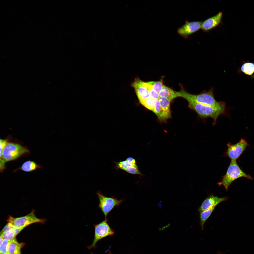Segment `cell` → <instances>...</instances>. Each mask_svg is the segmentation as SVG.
Masks as SVG:
<instances>
[{"instance_id":"3957f363","label":"cell","mask_w":254,"mask_h":254,"mask_svg":"<svg viewBox=\"0 0 254 254\" xmlns=\"http://www.w3.org/2000/svg\"><path fill=\"white\" fill-rule=\"evenodd\" d=\"M241 177L252 179V177L242 171L237 163L236 160H231L226 174L221 181L218 183L219 186L223 185L226 190L228 189L231 183L236 179Z\"/></svg>"},{"instance_id":"4fadbf2b","label":"cell","mask_w":254,"mask_h":254,"mask_svg":"<svg viewBox=\"0 0 254 254\" xmlns=\"http://www.w3.org/2000/svg\"><path fill=\"white\" fill-rule=\"evenodd\" d=\"M159 100L161 106V111L158 117L160 121H165L171 117L170 109L171 101L166 98L161 97H159Z\"/></svg>"},{"instance_id":"d6a6232c","label":"cell","mask_w":254,"mask_h":254,"mask_svg":"<svg viewBox=\"0 0 254 254\" xmlns=\"http://www.w3.org/2000/svg\"><path fill=\"white\" fill-rule=\"evenodd\" d=\"M0 254H9V253H4V254H3V253H0Z\"/></svg>"},{"instance_id":"603a6c76","label":"cell","mask_w":254,"mask_h":254,"mask_svg":"<svg viewBox=\"0 0 254 254\" xmlns=\"http://www.w3.org/2000/svg\"><path fill=\"white\" fill-rule=\"evenodd\" d=\"M3 239H7L10 241L14 239L16 236L14 233L11 231H6L1 232L0 236Z\"/></svg>"},{"instance_id":"6da1fadb","label":"cell","mask_w":254,"mask_h":254,"mask_svg":"<svg viewBox=\"0 0 254 254\" xmlns=\"http://www.w3.org/2000/svg\"><path fill=\"white\" fill-rule=\"evenodd\" d=\"M179 91V97L184 98L188 102L199 103L210 106H219L225 103L223 102L217 101L214 95V90L211 88L208 91H204L200 94H194L186 91L182 86Z\"/></svg>"},{"instance_id":"ba28073f","label":"cell","mask_w":254,"mask_h":254,"mask_svg":"<svg viewBox=\"0 0 254 254\" xmlns=\"http://www.w3.org/2000/svg\"><path fill=\"white\" fill-rule=\"evenodd\" d=\"M202 21L189 22L186 20L185 24L177 29V32L180 36L187 39L192 34L201 29Z\"/></svg>"},{"instance_id":"2e32d148","label":"cell","mask_w":254,"mask_h":254,"mask_svg":"<svg viewBox=\"0 0 254 254\" xmlns=\"http://www.w3.org/2000/svg\"><path fill=\"white\" fill-rule=\"evenodd\" d=\"M241 71L246 75H253L254 73V63L244 62L241 67Z\"/></svg>"},{"instance_id":"52a82bcc","label":"cell","mask_w":254,"mask_h":254,"mask_svg":"<svg viewBox=\"0 0 254 254\" xmlns=\"http://www.w3.org/2000/svg\"><path fill=\"white\" fill-rule=\"evenodd\" d=\"M107 218L100 223L95 225V234L94 240L91 245V247H94L99 240L106 237L112 235L114 234L107 223Z\"/></svg>"},{"instance_id":"83f0119b","label":"cell","mask_w":254,"mask_h":254,"mask_svg":"<svg viewBox=\"0 0 254 254\" xmlns=\"http://www.w3.org/2000/svg\"><path fill=\"white\" fill-rule=\"evenodd\" d=\"M0 153H1L4 147L8 143L6 140L0 139Z\"/></svg>"},{"instance_id":"484cf974","label":"cell","mask_w":254,"mask_h":254,"mask_svg":"<svg viewBox=\"0 0 254 254\" xmlns=\"http://www.w3.org/2000/svg\"><path fill=\"white\" fill-rule=\"evenodd\" d=\"M138 168L133 167L129 166L124 170L130 174L142 175V174L139 171Z\"/></svg>"},{"instance_id":"cb8c5ba5","label":"cell","mask_w":254,"mask_h":254,"mask_svg":"<svg viewBox=\"0 0 254 254\" xmlns=\"http://www.w3.org/2000/svg\"><path fill=\"white\" fill-rule=\"evenodd\" d=\"M10 241L4 239L0 246V253H8V247L9 243Z\"/></svg>"},{"instance_id":"d6986e66","label":"cell","mask_w":254,"mask_h":254,"mask_svg":"<svg viewBox=\"0 0 254 254\" xmlns=\"http://www.w3.org/2000/svg\"><path fill=\"white\" fill-rule=\"evenodd\" d=\"M23 229V228L16 227L10 222H8L4 227L1 232L11 231L14 232L16 236Z\"/></svg>"},{"instance_id":"277c9868","label":"cell","mask_w":254,"mask_h":254,"mask_svg":"<svg viewBox=\"0 0 254 254\" xmlns=\"http://www.w3.org/2000/svg\"><path fill=\"white\" fill-rule=\"evenodd\" d=\"M29 152L27 149L19 144L9 143L6 145L2 152L0 153V157H1L5 162L8 161L15 160Z\"/></svg>"},{"instance_id":"7a4b0ae2","label":"cell","mask_w":254,"mask_h":254,"mask_svg":"<svg viewBox=\"0 0 254 254\" xmlns=\"http://www.w3.org/2000/svg\"><path fill=\"white\" fill-rule=\"evenodd\" d=\"M188 107L194 110L199 116L202 118L210 117L213 119L215 124L218 117L225 113V104L218 106L214 107L199 103L188 102Z\"/></svg>"},{"instance_id":"4dcf8cb0","label":"cell","mask_w":254,"mask_h":254,"mask_svg":"<svg viewBox=\"0 0 254 254\" xmlns=\"http://www.w3.org/2000/svg\"><path fill=\"white\" fill-rule=\"evenodd\" d=\"M0 244H1V243H2V241H3V240L4 239H3V238L1 236H0Z\"/></svg>"},{"instance_id":"ac0fdd59","label":"cell","mask_w":254,"mask_h":254,"mask_svg":"<svg viewBox=\"0 0 254 254\" xmlns=\"http://www.w3.org/2000/svg\"><path fill=\"white\" fill-rule=\"evenodd\" d=\"M215 207L207 210L200 213V224L202 230L204 223L210 215Z\"/></svg>"},{"instance_id":"7c38bea8","label":"cell","mask_w":254,"mask_h":254,"mask_svg":"<svg viewBox=\"0 0 254 254\" xmlns=\"http://www.w3.org/2000/svg\"><path fill=\"white\" fill-rule=\"evenodd\" d=\"M228 197L219 198L214 195H211L205 199L203 202L198 209L200 213L203 211L216 207L221 202L227 200Z\"/></svg>"},{"instance_id":"d4e9b609","label":"cell","mask_w":254,"mask_h":254,"mask_svg":"<svg viewBox=\"0 0 254 254\" xmlns=\"http://www.w3.org/2000/svg\"><path fill=\"white\" fill-rule=\"evenodd\" d=\"M154 106V112L157 117L159 116L161 111V106L159 99L153 100Z\"/></svg>"},{"instance_id":"8992f818","label":"cell","mask_w":254,"mask_h":254,"mask_svg":"<svg viewBox=\"0 0 254 254\" xmlns=\"http://www.w3.org/2000/svg\"><path fill=\"white\" fill-rule=\"evenodd\" d=\"M99 200V207L104 214L105 219L108 214L116 206H119L123 201L113 197H108L101 193L100 191L96 192Z\"/></svg>"},{"instance_id":"1f68e13d","label":"cell","mask_w":254,"mask_h":254,"mask_svg":"<svg viewBox=\"0 0 254 254\" xmlns=\"http://www.w3.org/2000/svg\"><path fill=\"white\" fill-rule=\"evenodd\" d=\"M218 254H222V253H221V252H218Z\"/></svg>"},{"instance_id":"f546056e","label":"cell","mask_w":254,"mask_h":254,"mask_svg":"<svg viewBox=\"0 0 254 254\" xmlns=\"http://www.w3.org/2000/svg\"><path fill=\"white\" fill-rule=\"evenodd\" d=\"M126 160L127 162L131 163H136V162L135 159L131 157L128 158Z\"/></svg>"},{"instance_id":"5bb4252c","label":"cell","mask_w":254,"mask_h":254,"mask_svg":"<svg viewBox=\"0 0 254 254\" xmlns=\"http://www.w3.org/2000/svg\"><path fill=\"white\" fill-rule=\"evenodd\" d=\"M159 95V97L166 98L170 101L179 97V91H175L164 85H163Z\"/></svg>"},{"instance_id":"f1b7e54d","label":"cell","mask_w":254,"mask_h":254,"mask_svg":"<svg viewBox=\"0 0 254 254\" xmlns=\"http://www.w3.org/2000/svg\"><path fill=\"white\" fill-rule=\"evenodd\" d=\"M0 170L1 171H3L5 167V161L1 157H0Z\"/></svg>"},{"instance_id":"30bf717a","label":"cell","mask_w":254,"mask_h":254,"mask_svg":"<svg viewBox=\"0 0 254 254\" xmlns=\"http://www.w3.org/2000/svg\"><path fill=\"white\" fill-rule=\"evenodd\" d=\"M131 86L134 89L140 103L150 97L148 88L146 82L137 78L132 83Z\"/></svg>"},{"instance_id":"ffe728a7","label":"cell","mask_w":254,"mask_h":254,"mask_svg":"<svg viewBox=\"0 0 254 254\" xmlns=\"http://www.w3.org/2000/svg\"><path fill=\"white\" fill-rule=\"evenodd\" d=\"M147 82L153 89L158 93L161 91L163 85L162 80L156 81H149Z\"/></svg>"},{"instance_id":"4316f807","label":"cell","mask_w":254,"mask_h":254,"mask_svg":"<svg viewBox=\"0 0 254 254\" xmlns=\"http://www.w3.org/2000/svg\"><path fill=\"white\" fill-rule=\"evenodd\" d=\"M147 83L149 89L150 97L153 99H158L159 97V93L157 92Z\"/></svg>"},{"instance_id":"5b68a950","label":"cell","mask_w":254,"mask_h":254,"mask_svg":"<svg viewBox=\"0 0 254 254\" xmlns=\"http://www.w3.org/2000/svg\"><path fill=\"white\" fill-rule=\"evenodd\" d=\"M34 211L33 210L28 215L19 217L14 218L10 215L7 221L16 227L23 229L33 223H44L46 220L45 219L37 218L35 214Z\"/></svg>"},{"instance_id":"7402d4cb","label":"cell","mask_w":254,"mask_h":254,"mask_svg":"<svg viewBox=\"0 0 254 254\" xmlns=\"http://www.w3.org/2000/svg\"><path fill=\"white\" fill-rule=\"evenodd\" d=\"M153 100L149 97L140 103L145 107L154 112V106Z\"/></svg>"},{"instance_id":"9a60e30c","label":"cell","mask_w":254,"mask_h":254,"mask_svg":"<svg viewBox=\"0 0 254 254\" xmlns=\"http://www.w3.org/2000/svg\"><path fill=\"white\" fill-rule=\"evenodd\" d=\"M21 244L19 243L15 238L11 240L8 247V253L9 254H21Z\"/></svg>"},{"instance_id":"e0dca14e","label":"cell","mask_w":254,"mask_h":254,"mask_svg":"<svg viewBox=\"0 0 254 254\" xmlns=\"http://www.w3.org/2000/svg\"><path fill=\"white\" fill-rule=\"evenodd\" d=\"M40 166L34 162L28 160L24 162L20 168L23 171L29 172L36 170L39 168Z\"/></svg>"},{"instance_id":"44dd1931","label":"cell","mask_w":254,"mask_h":254,"mask_svg":"<svg viewBox=\"0 0 254 254\" xmlns=\"http://www.w3.org/2000/svg\"><path fill=\"white\" fill-rule=\"evenodd\" d=\"M116 163L115 168L116 169H121L124 170L129 166L133 167L138 168L136 163H133L129 162L126 160L118 162H115Z\"/></svg>"},{"instance_id":"9c48e42d","label":"cell","mask_w":254,"mask_h":254,"mask_svg":"<svg viewBox=\"0 0 254 254\" xmlns=\"http://www.w3.org/2000/svg\"><path fill=\"white\" fill-rule=\"evenodd\" d=\"M228 149L226 154L231 160H236L245 149L248 144L246 140L241 138L237 143L232 144L228 143L227 144Z\"/></svg>"},{"instance_id":"8fae6325","label":"cell","mask_w":254,"mask_h":254,"mask_svg":"<svg viewBox=\"0 0 254 254\" xmlns=\"http://www.w3.org/2000/svg\"><path fill=\"white\" fill-rule=\"evenodd\" d=\"M223 14L219 12L217 14L202 21L201 29L204 32H208L222 23Z\"/></svg>"}]
</instances>
